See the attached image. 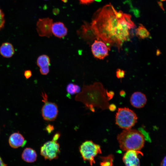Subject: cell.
<instances>
[{"label": "cell", "instance_id": "1", "mask_svg": "<svg viewBox=\"0 0 166 166\" xmlns=\"http://www.w3.org/2000/svg\"><path fill=\"white\" fill-rule=\"evenodd\" d=\"M89 24L96 39L117 47L119 52L123 43L130 40L136 27L130 15L117 11L110 3L97 10Z\"/></svg>", "mask_w": 166, "mask_h": 166}, {"label": "cell", "instance_id": "2", "mask_svg": "<svg viewBox=\"0 0 166 166\" xmlns=\"http://www.w3.org/2000/svg\"><path fill=\"white\" fill-rule=\"evenodd\" d=\"M120 148L123 151H140L144 147V137L140 131L130 129H124L117 137Z\"/></svg>", "mask_w": 166, "mask_h": 166}, {"label": "cell", "instance_id": "3", "mask_svg": "<svg viewBox=\"0 0 166 166\" xmlns=\"http://www.w3.org/2000/svg\"><path fill=\"white\" fill-rule=\"evenodd\" d=\"M137 119L133 110L126 107L120 108L116 114V124L124 129H130L136 123Z\"/></svg>", "mask_w": 166, "mask_h": 166}, {"label": "cell", "instance_id": "4", "mask_svg": "<svg viewBox=\"0 0 166 166\" xmlns=\"http://www.w3.org/2000/svg\"><path fill=\"white\" fill-rule=\"evenodd\" d=\"M60 136L59 133H56L51 140L45 142L41 147L40 154L45 160H52L58 158L60 150L57 140Z\"/></svg>", "mask_w": 166, "mask_h": 166}, {"label": "cell", "instance_id": "5", "mask_svg": "<svg viewBox=\"0 0 166 166\" xmlns=\"http://www.w3.org/2000/svg\"><path fill=\"white\" fill-rule=\"evenodd\" d=\"M79 149L83 160L88 162L91 166L95 163V157L102 152L100 145L92 140L84 141L79 146Z\"/></svg>", "mask_w": 166, "mask_h": 166}, {"label": "cell", "instance_id": "6", "mask_svg": "<svg viewBox=\"0 0 166 166\" xmlns=\"http://www.w3.org/2000/svg\"><path fill=\"white\" fill-rule=\"evenodd\" d=\"M42 101L44 103L41 109L43 119L45 121H54L57 118L58 112L57 105L54 103L49 101L47 94L42 92Z\"/></svg>", "mask_w": 166, "mask_h": 166}, {"label": "cell", "instance_id": "7", "mask_svg": "<svg viewBox=\"0 0 166 166\" xmlns=\"http://www.w3.org/2000/svg\"><path fill=\"white\" fill-rule=\"evenodd\" d=\"M91 50L94 57L102 60L108 55L110 48L103 41L96 39L91 45Z\"/></svg>", "mask_w": 166, "mask_h": 166}, {"label": "cell", "instance_id": "8", "mask_svg": "<svg viewBox=\"0 0 166 166\" xmlns=\"http://www.w3.org/2000/svg\"><path fill=\"white\" fill-rule=\"evenodd\" d=\"M53 20L49 18H40L37 22L36 30L39 36L49 38L52 34Z\"/></svg>", "mask_w": 166, "mask_h": 166}, {"label": "cell", "instance_id": "9", "mask_svg": "<svg viewBox=\"0 0 166 166\" xmlns=\"http://www.w3.org/2000/svg\"><path fill=\"white\" fill-rule=\"evenodd\" d=\"M143 155L140 151L128 150L124 155L123 160L125 166H140L139 157Z\"/></svg>", "mask_w": 166, "mask_h": 166}, {"label": "cell", "instance_id": "10", "mask_svg": "<svg viewBox=\"0 0 166 166\" xmlns=\"http://www.w3.org/2000/svg\"><path fill=\"white\" fill-rule=\"evenodd\" d=\"M147 101L145 95L140 92L134 93L132 95L130 99L131 105L137 108L143 107L146 104Z\"/></svg>", "mask_w": 166, "mask_h": 166}, {"label": "cell", "instance_id": "11", "mask_svg": "<svg viewBox=\"0 0 166 166\" xmlns=\"http://www.w3.org/2000/svg\"><path fill=\"white\" fill-rule=\"evenodd\" d=\"M77 33L82 38L86 41H91L96 39L91 29L89 23L87 22H84Z\"/></svg>", "mask_w": 166, "mask_h": 166}, {"label": "cell", "instance_id": "12", "mask_svg": "<svg viewBox=\"0 0 166 166\" xmlns=\"http://www.w3.org/2000/svg\"><path fill=\"white\" fill-rule=\"evenodd\" d=\"M52 32L55 36L61 38L67 35L68 29L63 22H56L53 24Z\"/></svg>", "mask_w": 166, "mask_h": 166}, {"label": "cell", "instance_id": "13", "mask_svg": "<svg viewBox=\"0 0 166 166\" xmlns=\"http://www.w3.org/2000/svg\"><path fill=\"white\" fill-rule=\"evenodd\" d=\"M26 142L21 134L15 132L12 134L10 136L9 142L10 146L14 148H17L20 147H23Z\"/></svg>", "mask_w": 166, "mask_h": 166}, {"label": "cell", "instance_id": "14", "mask_svg": "<svg viewBox=\"0 0 166 166\" xmlns=\"http://www.w3.org/2000/svg\"><path fill=\"white\" fill-rule=\"evenodd\" d=\"M22 157L26 162L33 163L36 160L37 155L34 149L30 148H27L23 152Z\"/></svg>", "mask_w": 166, "mask_h": 166}, {"label": "cell", "instance_id": "15", "mask_svg": "<svg viewBox=\"0 0 166 166\" xmlns=\"http://www.w3.org/2000/svg\"><path fill=\"white\" fill-rule=\"evenodd\" d=\"M14 53V49L12 44L9 42L3 43L0 47V53L3 57H11Z\"/></svg>", "mask_w": 166, "mask_h": 166}, {"label": "cell", "instance_id": "16", "mask_svg": "<svg viewBox=\"0 0 166 166\" xmlns=\"http://www.w3.org/2000/svg\"><path fill=\"white\" fill-rule=\"evenodd\" d=\"M135 34L137 37L141 39L148 38L150 35V33L147 29L141 24L136 29Z\"/></svg>", "mask_w": 166, "mask_h": 166}, {"label": "cell", "instance_id": "17", "mask_svg": "<svg viewBox=\"0 0 166 166\" xmlns=\"http://www.w3.org/2000/svg\"><path fill=\"white\" fill-rule=\"evenodd\" d=\"M37 64L40 68L49 67L50 64L49 57L45 54L39 56L37 59Z\"/></svg>", "mask_w": 166, "mask_h": 166}, {"label": "cell", "instance_id": "18", "mask_svg": "<svg viewBox=\"0 0 166 166\" xmlns=\"http://www.w3.org/2000/svg\"><path fill=\"white\" fill-rule=\"evenodd\" d=\"M66 91L70 95L78 94L81 92V88L78 85L72 83L68 84L66 87Z\"/></svg>", "mask_w": 166, "mask_h": 166}, {"label": "cell", "instance_id": "19", "mask_svg": "<svg viewBox=\"0 0 166 166\" xmlns=\"http://www.w3.org/2000/svg\"><path fill=\"white\" fill-rule=\"evenodd\" d=\"M101 161L100 162L101 166H114L113 156L110 154L106 156L101 157Z\"/></svg>", "mask_w": 166, "mask_h": 166}, {"label": "cell", "instance_id": "20", "mask_svg": "<svg viewBox=\"0 0 166 166\" xmlns=\"http://www.w3.org/2000/svg\"><path fill=\"white\" fill-rule=\"evenodd\" d=\"M125 74V71L121 69H118L116 72V76L119 79H121L124 78Z\"/></svg>", "mask_w": 166, "mask_h": 166}, {"label": "cell", "instance_id": "21", "mask_svg": "<svg viewBox=\"0 0 166 166\" xmlns=\"http://www.w3.org/2000/svg\"><path fill=\"white\" fill-rule=\"evenodd\" d=\"M4 23V14L0 9V30L3 27Z\"/></svg>", "mask_w": 166, "mask_h": 166}, {"label": "cell", "instance_id": "22", "mask_svg": "<svg viewBox=\"0 0 166 166\" xmlns=\"http://www.w3.org/2000/svg\"><path fill=\"white\" fill-rule=\"evenodd\" d=\"M80 3L83 5H88L94 1L100 2L101 0H78Z\"/></svg>", "mask_w": 166, "mask_h": 166}, {"label": "cell", "instance_id": "23", "mask_svg": "<svg viewBox=\"0 0 166 166\" xmlns=\"http://www.w3.org/2000/svg\"><path fill=\"white\" fill-rule=\"evenodd\" d=\"M40 73L43 75H46L49 72V67L40 68Z\"/></svg>", "mask_w": 166, "mask_h": 166}, {"label": "cell", "instance_id": "24", "mask_svg": "<svg viewBox=\"0 0 166 166\" xmlns=\"http://www.w3.org/2000/svg\"><path fill=\"white\" fill-rule=\"evenodd\" d=\"M54 127L53 125L49 124L45 128V130L48 133H50L54 130Z\"/></svg>", "mask_w": 166, "mask_h": 166}, {"label": "cell", "instance_id": "25", "mask_svg": "<svg viewBox=\"0 0 166 166\" xmlns=\"http://www.w3.org/2000/svg\"><path fill=\"white\" fill-rule=\"evenodd\" d=\"M24 75L26 79L30 78L32 75L31 71L30 70H26L24 72Z\"/></svg>", "mask_w": 166, "mask_h": 166}, {"label": "cell", "instance_id": "26", "mask_svg": "<svg viewBox=\"0 0 166 166\" xmlns=\"http://www.w3.org/2000/svg\"><path fill=\"white\" fill-rule=\"evenodd\" d=\"M160 166H166V156L164 157L161 161Z\"/></svg>", "mask_w": 166, "mask_h": 166}, {"label": "cell", "instance_id": "27", "mask_svg": "<svg viewBox=\"0 0 166 166\" xmlns=\"http://www.w3.org/2000/svg\"><path fill=\"white\" fill-rule=\"evenodd\" d=\"M6 164H5L2 160L0 157V166H6Z\"/></svg>", "mask_w": 166, "mask_h": 166}, {"label": "cell", "instance_id": "28", "mask_svg": "<svg viewBox=\"0 0 166 166\" xmlns=\"http://www.w3.org/2000/svg\"><path fill=\"white\" fill-rule=\"evenodd\" d=\"M59 12L58 10H57V9H55L53 11V13L54 14H57Z\"/></svg>", "mask_w": 166, "mask_h": 166}, {"label": "cell", "instance_id": "29", "mask_svg": "<svg viewBox=\"0 0 166 166\" xmlns=\"http://www.w3.org/2000/svg\"><path fill=\"white\" fill-rule=\"evenodd\" d=\"M64 2H67V0H61Z\"/></svg>", "mask_w": 166, "mask_h": 166}, {"label": "cell", "instance_id": "30", "mask_svg": "<svg viewBox=\"0 0 166 166\" xmlns=\"http://www.w3.org/2000/svg\"><path fill=\"white\" fill-rule=\"evenodd\" d=\"M162 1H164V0H161Z\"/></svg>", "mask_w": 166, "mask_h": 166}, {"label": "cell", "instance_id": "31", "mask_svg": "<svg viewBox=\"0 0 166 166\" xmlns=\"http://www.w3.org/2000/svg\"></svg>", "mask_w": 166, "mask_h": 166}]
</instances>
